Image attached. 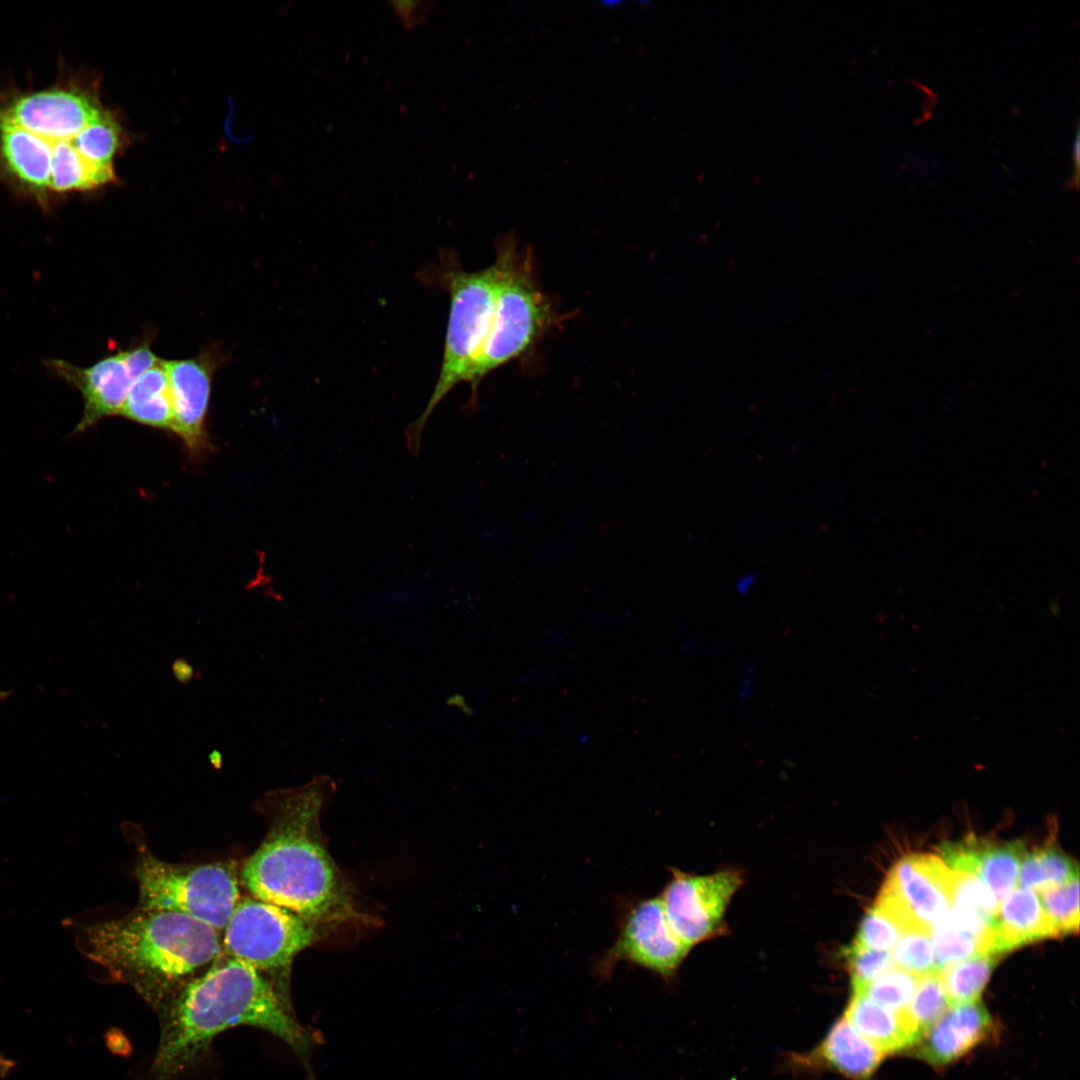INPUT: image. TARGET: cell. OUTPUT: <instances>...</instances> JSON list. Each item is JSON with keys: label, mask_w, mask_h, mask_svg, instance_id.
Returning a JSON list of instances; mask_svg holds the SVG:
<instances>
[{"label": "cell", "mask_w": 1080, "mask_h": 1080, "mask_svg": "<svg viewBox=\"0 0 1080 1080\" xmlns=\"http://www.w3.org/2000/svg\"><path fill=\"white\" fill-rule=\"evenodd\" d=\"M14 1067V1062L0 1054V1078L5 1077Z\"/></svg>", "instance_id": "obj_34"}, {"label": "cell", "mask_w": 1080, "mask_h": 1080, "mask_svg": "<svg viewBox=\"0 0 1080 1080\" xmlns=\"http://www.w3.org/2000/svg\"><path fill=\"white\" fill-rule=\"evenodd\" d=\"M900 935L897 924L874 903L864 916L854 943L877 951H890Z\"/></svg>", "instance_id": "obj_28"}, {"label": "cell", "mask_w": 1080, "mask_h": 1080, "mask_svg": "<svg viewBox=\"0 0 1080 1080\" xmlns=\"http://www.w3.org/2000/svg\"><path fill=\"white\" fill-rule=\"evenodd\" d=\"M1056 936L1076 933L1079 928V878L1037 892Z\"/></svg>", "instance_id": "obj_23"}, {"label": "cell", "mask_w": 1080, "mask_h": 1080, "mask_svg": "<svg viewBox=\"0 0 1080 1080\" xmlns=\"http://www.w3.org/2000/svg\"><path fill=\"white\" fill-rule=\"evenodd\" d=\"M120 416L153 428L173 430V410L164 360L133 381Z\"/></svg>", "instance_id": "obj_19"}, {"label": "cell", "mask_w": 1080, "mask_h": 1080, "mask_svg": "<svg viewBox=\"0 0 1080 1080\" xmlns=\"http://www.w3.org/2000/svg\"><path fill=\"white\" fill-rule=\"evenodd\" d=\"M1056 936L1034 891L1013 888L998 904L992 953L996 956L1021 945Z\"/></svg>", "instance_id": "obj_16"}, {"label": "cell", "mask_w": 1080, "mask_h": 1080, "mask_svg": "<svg viewBox=\"0 0 1080 1080\" xmlns=\"http://www.w3.org/2000/svg\"><path fill=\"white\" fill-rule=\"evenodd\" d=\"M49 365L82 395L84 409L74 433H81L106 417L120 415L134 381L123 350L88 367H78L61 360L50 361Z\"/></svg>", "instance_id": "obj_13"}, {"label": "cell", "mask_w": 1080, "mask_h": 1080, "mask_svg": "<svg viewBox=\"0 0 1080 1080\" xmlns=\"http://www.w3.org/2000/svg\"><path fill=\"white\" fill-rule=\"evenodd\" d=\"M128 369L135 380L147 370L161 363L162 359L156 356L147 343L139 344L127 350H123Z\"/></svg>", "instance_id": "obj_30"}, {"label": "cell", "mask_w": 1080, "mask_h": 1080, "mask_svg": "<svg viewBox=\"0 0 1080 1080\" xmlns=\"http://www.w3.org/2000/svg\"><path fill=\"white\" fill-rule=\"evenodd\" d=\"M950 1007L938 972L918 978L914 993L904 1012L920 1040Z\"/></svg>", "instance_id": "obj_22"}, {"label": "cell", "mask_w": 1080, "mask_h": 1080, "mask_svg": "<svg viewBox=\"0 0 1080 1080\" xmlns=\"http://www.w3.org/2000/svg\"><path fill=\"white\" fill-rule=\"evenodd\" d=\"M741 884L736 871L695 875L672 870L659 898L672 930L691 949L721 934L725 911Z\"/></svg>", "instance_id": "obj_10"}, {"label": "cell", "mask_w": 1080, "mask_h": 1080, "mask_svg": "<svg viewBox=\"0 0 1080 1080\" xmlns=\"http://www.w3.org/2000/svg\"><path fill=\"white\" fill-rule=\"evenodd\" d=\"M387 4L407 30L424 24L434 5L431 1L423 0L388 1Z\"/></svg>", "instance_id": "obj_29"}, {"label": "cell", "mask_w": 1080, "mask_h": 1080, "mask_svg": "<svg viewBox=\"0 0 1080 1080\" xmlns=\"http://www.w3.org/2000/svg\"><path fill=\"white\" fill-rule=\"evenodd\" d=\"M853 991L868 984L894 966L891 951H877L852 943L846 951Z\"/></svg>", "instance_id": "obj_27"}, {"label": "cell", "mask_w": 1080, "mask_h": 1080, "mask_svg": "<svg viewBox=\"0 0 1080 1080\" xmlns=\"http://www.w3.org/2000/svg\"><path fill=\"white\" fill-rule=\"evenodd\" d=\"M171 669L175 679L182 685L188 684L194 678L195 670L185 658L174 660Z\"/></svg>", "instance_id": "obj_31"}, {"label": "cell", "mask_w": 1080, "mask_h": 1080, "mask_svg": "<svg viewBox=\"0 0 1080 1080\" xmlns=\"http://www.w3.org/2000/svg\"><path fill=\"white\" fill-rule=\"evenodd\" d=\"M125 143L93 76L62 71L44 87L0 89V184L42 209L117 183Z\"/></svg>", "instance_id": "obj_1"}, {"label": "cell", "mask_w": 1080, "mask_h": 1080, "mask_svg": "<svg viewBox=\"0 0 1080 1080\" xmlns=\"http://www.w3.org/2000/svg\"><path fill=\"white\" fill-rule=\"evenodd\" d=\"M1025 851L1021 841L992 843L975 837L940 847L950 869L976 876L998 904L1016 885Z\"/></svg>", "instance_id": "obj_14"}, {"label": "cell", "mask_w": 1080, "mask_h": 1080, "mask_svg": "<svg viewBox=\"0 0 1080 1080\" xmlns=\"http://www.w3.org/2000/svg\"><path fill=\"white\" fill-rule=\"evenodd\" d=\"M816 1056L832 1070L855 1080H867L885 1054L842 1017L830 1028Z\"/></svg>", "instance_id": "obj_18"}, {"label": "cell", "mask_w": 1080, "mask_h": 1080, "mask_svg": "<svg viewBox=\"0 0 1080 1080\" xmlns=\"http://www.w3.org/2000/svg\"><path fill=\"white\" fill-rule=\"evenodd\" d=\"M690 948L672 930L659 897L634 898L624 903L614 944L595 962L600 979L612 976L620 962L672 978Z\"/></svg>", "instance_id": "obj_9"}, {"label": "cell", "mask_w": 1080, "mask_h": 1080, "mask_svg": "<svg viewBox=\"0 0 1080 1080\" xmlns=\"http://www.w3.org/2000/svg\"><path fill=\"white\" fill-rule=\"evenodd\" d=\"M173 410V430L191 453L206 445V419L216 361L208 355L164 360Z\"/></svg>", "instance_id": "obj_12"}, {"label": "cell", "mask_w": 1080, "mask_h": 1080, "mask_svg": "<svg viewBox=\"0 0 1080 1080\" xmlns=\"http://www.w3.org/2000/svg\"><path fill=\"white\" fill-rule=\"evenodd\" d=\"M953 871L932 855L912 854L890 870L881 890L893 896L915 922L932 933L949 916Z\"/></svg>", "instance_id": "obj_11"}, {"label": "cell", "mask_w": 1080, "mask_h": 1080, "mask_svg": "<svg viewBox=\"0 0 1080 1080\" xmlns=\"http://www.w3.org/2000/svg\"><path fill=\"white\" fill-rule=\"evenodd\" d=\"M335 791L328 775H316L297 788L266 793L259 808L269 817L270 828L240 871L252 897L295 912L327 931L367 921L321 831V814Z\"/></svg>", "instance_id": "obj_2"}, {"label": "cell", "mask_w": 1080, "mask_h": 1080, "mask_svg": "<svg viewBox=\"0 0 1080 1080\" xmlns=\"http://www.w3.org/2000/svg\"><path fill=\"white\" fill-rule=\"evenodd\" d=\"M917 976L893 966L860 992L895 1012L904 1013L914 993Z\"/></svg>", "instance_id": "obj_24"}, {"label": "cell", "mask_w": 1080, "mask_h": 1080, "mask_svg": "<svg viewBox=\"0 0 1080 1080\" xmlns=\"http://www.w3.org/2000/svg\"><path fill=\"white\" fill-rule=\"evenodd\" d=\"M753 688H754V671L752 669H750V670L744 672V677L742 678L741 684L739 686V697L743 701H745L747 698H750V696L752 695Z\"/></svg>", "instance_id": "obj_32"}, {"label": "cell", "mask_w": 1080, "mask_h": 1080, "mask_svg": "<svg viewBox=\"0 0 1080 1080\" xmlns=\"http://www.w3.org/2000/svg\"><path fill=\"white\" fill-rule=\"evenodd\" d=\"M527 259H521L512 247L504 248L496 259L499 277L494 309L468 379L473 387L522 355L552 323L551 305L537 288Z\"/></svg>", "instance_id": "obj_7"}, {"label": "cell", "mask_w": 1080, "mask_h": 1080, "mask_svg": "<svg viewBox=\"0 0 1080 1080\" xmlns=\"http://www.w3.org/2000/svg\"><path fill=\"white\" fill-rule=\"evenodd\" d=\"M998 957L979 953L938 972L950 1006L979 1000Z\"/></svg>", "instance_id": "obj_21"}, {"label": "cell", "mask_w": 1080, "mask_h": 1080, "mask_svg": "<svg viewBox=\"0 0 1080 1080\" xmlns=\"http://www.w3.org/2000/svg\"><path fill=\"white\" fill-rule=\"evenodd\" d=\"M1076 878H1079L1077 863L1061 849L1047 845L1025 851L1017 882L1019 887L1037 893Z\"/></svg>", "instance_id": "obj_20"}, {"label": "cell", "mask_w": 1080, "mask_h": 1080, "mask_svg": "<svg viewBox=\"0 0 1080 1080\" xmlns=\"http://www.w3.org/2000/svg\"><path fill=\"white\" fill-rule=\"evenodd\" d=\"M208 758H209L210 763L213 765V767H215V769H220L222 767L223 756L218 750H213L208 755Z\"/></svg>", "instance_id": "obj_35"}, {"label": "cell", "mask_w": 1080, "mask_h": 1080, "mask_svg": "<svg viewBox=\"0 0 1080 1080\" xmlns=\"http://www.w3.org/2000/svg\"><path fill=\"white\" fill-rule=\"evenodd\" d=\"M844 1018L884 1054L919 1043L904 1013L879 1005L863 993L853 992Z\"/></svg>", "instance_id": "obj_17"}, {"label": "cell", "mask_w": 1080, "mask_h": 1080, "mask_svg": "<svg viewBox=\"0 0 1080 1080\" xmlns=\"http://www.w3.org/2000/svg\"><path fill=\"white\" fill-rule=\"evenodd\" d=\"M931 940L935 972L973 955L987 953L980 940L954 928L947 919L933 929Z\"/></svg>", "instance_id": "obj_25"}, {"label": "cell", "mask_w": 1080, "mask_h": 1080, "mask_svg": "<svg viewBox=\"0 0 1080 1080\" xmlns=\"http://www.w3.org/2000/svg\"><path fill=\"white\" fill-rule=\"evenodd\" d=\"M891 952L894 965L917 976L935 972L931 934L923 930L902 932Z\"/></svg>", "instance_id": "obj_26"}, {"label": "cell", "mask_w": 1080, "mask_h": 1080, "mask_svg": "<svg viewBox=\"0 0 1080 1080\" xmlns=\"http://www.w3.org/2000/svg\"><path fill=\"white\" fill-rule=\"evenodd\" d=\"M223 931V954L269 974H287L294 958L329 932L254 897L240 898Z\"/></svg>", "instance_id": "obj_8"}, {"label": "cell", "mask_w": 1080, "mask_h": 1080, "mask_svg": "<svg viewBox=\"0 0 1080 1080\" xmlns=\"http://www.w3.org/2000/svg\"><path fill=\"white\" fill-rule=\"evenodd\" d=\"M134 876L138 908L184 914L219 932L241 898L236 870L230 863L173 864L143 850Z\"/></svg>", "instance_id": "obj_6"}, {"label": "cell", "mask_w": 1080, "mask_h": 1080, "mask_svg": "<svg viewBox=\"0 0 1080 1080\" xmlns=\"http://www.w3.org/2000/svg\"><path fill=\"white\" fill-rule=\"evenodd\" d=\"M241 1025L270 1032L299 1054L310 1048L308 1032L270 977L222 953L170 998L153 1080H170L185 1071L217 1035Z\"/></svg>", "instance_id": "obj_3"}, {"label": "cell", "mask_w": 1080, "mask_h": 1080, "mask_svg": "<svg viewBox=\"0 0 1080 1080\" xmlns=\"http://www.w3.org/2000/svg\"><path fill=\"white\" fill-rule=\"evenodd\" d=\"M991 1024L979 1000L951 1005L920 1040L919 1056L935 1066L953 1062L983 1040Z\"/></svg>", "instance_id": "obj_15"}, {"label": "cell", "mask_w": 1080, "mask_h": 1080, "mask_svg": "<svg viewBox=\"0 0 1080 1080\" xmlns=\"http://www.w3.org/2000/svg\"><path fill=\"white\" fill-rule=\"evenodd\" d=\"M498 277L497 261L479 271L448 273L450 308L440 373L422 414L405 432L408 447L415 455L436 406L455 386L468 382L489 331Z\"/></svg>", "instance_id": "obj_5"}, {"label": "cell", "mask_w": 1080, "mask_h": 1080, "mask_svg": "<svg viewBox=\"0 0 1080 1080\" xmlns=\"http://www.w3.org/2000/svg\"><path fill=\"white\" fill-rule=\"evenodd\" d=\"M755 584V576L752 574H745L740 577L736 582V591L739 594L748 593Z\"/></svg>", "instance_id": "obj_33"}, {"label": "cell", "mask_w": 1080, "mask_h": 1080, "mask_svg": "<svg viewBox=\"0 0 1080 1080\" xmlns=\"http://www.w3.org/2000/svg\"><path fill=\"white\" fill-rule=\"evenodd\" d=\"M80 950L144 998H171L222 953L214 927L177 912L137 908L120 918L90 924Z\"/></svg>", "instance_id": "obj_4"}]
</instances>
